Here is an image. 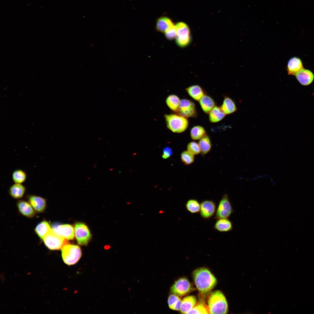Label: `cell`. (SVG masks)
<instances>
[{"instance_id":"6da1fadb","label":"cell","mask_w":314,"mask_h":314,"mask_svg":"<svg viewBox=\"0 0 314 314\" xmlns=\"http://www.w3.org/2000/svg\"><path fill=\"white\" fill-rule=\"evenodd\" d=\"M193 276L197 288L202 293L209 292L215 287L217 283L215 278L206 268L197 269L194 271Z\"/></svg>"},{"instance_id":"7a4b0ae2","label":"cell","mask_w":314,"mask_h":314,"mask_svg":"<svg viewBox=\"0 0 314 314\" xmlns=\"http://www.w3.org/2000/svg\"><path fill=\"white\" fill-rule=\"evenodd\" d=\"M208 306L210 314H226L228 306L226 299L219 290L213 292L208 300Z\"/></svg>"},{"instance_id":"3957f363","label":"cell","mask_w":314,"mask_h":314,"mask_svg":"<svg viewBox=\"0 0 314 314\" xmlns=\"http://www.w3.org/2000/svg\"><path fill=\"white\" fill-rule=\"evenodd\" d=\"M165 117L167 128L175 133L183 132L188 128L187 118L177 114L165 115Z\"/></svg>"},{"instance_id":"277c9868","label":"cell","mask_w":314,"mask_h":314,"mask_svg":"<svg viewBox=\"0 0 314 314\" xmlns=\"http://www.w3.org/2000/svg\"><path fill=\"white\" fill-rule=\"evenodd\" d=\"M61 250L63 260L68 265L76 264L81 256V249L77 245L69 244L65 246Z\"/></svg>"},{"instance_id":"5b68a950","label":"cell","mask_w":314,"mask_h":314,"mask_svg":"<svg viewBox=\"0 0 314 314\" xmlns=\"http://www.w3.org/2000/svg\"><path fill=\"white\" fill-rule=\"evenodd\" d=\"M43 240L46 246L51 250L61 249L69 243L67 239L58 235L52 229Z\"/></svg>"},{"instance_id":"8992f818","label":"cell","mask_w":314,"mask_h":314,"mask_svg":"<svg viewBox=\"0 0 314 314\" xmlns=\"http://www.w3.org/2000/svg\"><path fill=\"white\" fill-rule=\"evenodd\" d=\"M74 234L78 243L81 245H87L92 238L88 226L82 222H77L75 224Z\"/></svg>"},{"instance_id":"52a82bcc","label":"cell","mask_w":314,"mask_h":314,"mask_svg":"<svg viewBox=\"0 0 314 314\" xmlns=\"http://www.w3.org/2000/svg\"><path fill=\"white\" fill-rule=\"evenodd\" d=\"M176 26L177 28V44L181 47L187 46L191 41L190 31L188 26L183 22H179Z\"/></svg>"},{"instance_id":"ba28073f","label":"cell","mask_w":314,"mask_h":314,"mask_svg":"<svg viewBox=\"0 0 314 314\" xmlns=\"http://www.w3.org/2000/svg\"><path fill=\"white\" fill-rule=\"evenodd\" d=\"M233 212V209L227 194L222 196L216 210L215 218L217 219L228 218Z\"/></svg>"},{"instance_id":"9c48e42d","label":"cell","mask_w":314,"mask_h":314,"mask_svg":"<svg viewBox=\"0 0 314 314\" xmlns=\"http://www.w3.org/2000/svg\"><path fill=\"white\" fill-rule=\"evenodd\" d=\"M177 112L179 114L178 115L187 118L195 117L197 114L195 104L191 101L187 99L181 100Z\"/></svg>"},{"instance_id":"30bf717a","label":"cell","mask_w":314,"mask_h":314,"mask_svg":"<svg viewBox=\"0 0 314 314\" xmlns=\"http://www.w3.org/2000/svg\"><path fill=\"white\" fill-rule=\"evenodd\" d=\"M191 289L190 283L188 280L182 278L175 281L171 288L170 290L173 294L178 296H183L189 292Z\"/></svg>"},{"instance_id":"8fae6325","label":"cell","mask_w":314,"mask_h":314,"mask_svg":"<svg viewBox=\"0 0 314 314\" xmlns=\"http://www.w3.org/2000/svg\"><path fill=\"white\" fill-rule=\"evenodd\" d=\"M52 230L58 235L68 240L74 238L73 227L70 224H55L52 226Z\"/></svg>"},{"instance_id":"7c38bea8","label":"cell","mask_w":314,"mask_h":314,"mask_svg":"<svg viewBox=\"0 0 314 314\" xmlns=\"http://www.w3.org/2000/svg\"><path fill=\"white\" fill-rule=\"evenodd\" d=\"M200 205L199 212L202 218L209 219L215 214L216 211V205L213 201L205 200L203 201Z\"/></svg>"},{"instance_id":"4fadbf2b","label":"cell","mask_w":314,"mask_h":314,"mask_svg":"<svg viewBox=\"0 0 314 314\" xmlns=\"http://www.w3.org/2000/svg\"><path fill=\"white\" fill-rule=\"evenodd\" d=\"M29 202L35 212L41 213L45 210L47 205L46 199L40 196L33 195L27 196Z\"/></svg>"},{"instance_id":"5bb4252c","label":"cell","mask_w":314,"mask_h":314,"mask_svg":"<svg viewBox=\"0 0 314 314\" xmlns=\"http://www.w3.org/2000/svg\"><path fill=\"white\" fill-rule=\"evenodd\" d=\"M295 76L299 82L304 86L311 84L314 78V75L311 71L304 68L297 72Z\"/></svg>"},{"instance_id":"9a60e30c","label":"cell","mask_w":314,"mask_h":314,"mask_svg":"<svg viewBox=\"0 0 314 314\" xmlns=\"http://www.w3.org/2000/svg\"><path fill=\"white\" fill-rule=\"evenodd\" d=\"M19 211L23 215L29 218L35 216V211L29 202L24 200H20L17 203Z\"/></svg>"},{"instance_id":"2e32d148","label":"cell","mask_w":314,"mask_h":314,"mask_svg":"<svg viewBox=\"0 0 314 314\" xmlns=\"http://www.w3.org/2000/svg\"><path fill=\"white\" fill-rule=\"evenodd\" d=\"M303 68L302 62L299 58L294 57L289 60L287 65V71L289 75H295Z\"/></svg>"},{"instance_id":"e0dca14e","label":"cell","mask_w":314,"mask_h":314,"mask_svg":"<svg viewBox=\"0 0 314 314\" xmlns=\"http://www.w3.org/2000/svg\"><path fill=\"white\" fill-rule=\"evenodd\" d=\"M197 302L196 297L194 296H189L185 297L181 301L180 308L181 313L187 314L191 310Z\"/></svg>"},{"instance_id":"ac0fdd59","label":"cell","mask_w":314,"mask_h":314,"mask_svg":"<svg viewBox=\"0 0 314 314\" xmlns=\"http://www.w3.org/2000/svg\"><path fill=\"white\" fill-rule=\"evenodd\" d=\"M26 191V188L22 184L14 183L10 187L8 190L10 195L15 199L22 198Z\"/></svg>"},{"instance_id":"d6986e66","label":"cell","mask_w":314,"mask_h":314,"mask_svg":"<svg viewBox=\"0 0 314 314\" xmlns=\"http://www.w3.org/2000/svg\"><path fill=\"white\" fill-rule=\"evenodd\" d=\"M217 220L214 226V228L216 230L220 232H226L232 229V224L228 218Z\"/></svg>"},{"instance_id":"ffe728a7","label":"cell","mask_w":314,"mask_h":314,"mask_svg":"<svg viewBox=\"0 0 314 314\" xmlns=\"http://www.w3.org/2000/svg\"><path fill=\"white\" fill-rule=\"evenodd\" d=\"M221 108L226 115L231 114L237 110L234 101L229 97H225Z\"/></svg>"},{"instance_id":"44dd1931","label":"cell","mask_w":314,"mask_h":314,"mask_svg":"<svg viewBox=\"0 0 314 314\" xmlns=\"http://www.w3.org/2000/svg\"><path fill=\"white\" fill-rule=\"evenodd\" d=\"M203 111L206 113H209L215 106L213 100L210 96L204 95L199 101Z\"/></svg>"},{"instance_id":"7402d4cb","label":"cell","mask_w":314,"mask_h":314,"mask_svg":"<svg viewBox=\"0 0 314 314\" xmlns=\"http://www.w3.org/2000/svg\"><path fill=\"white\" fill-rule=\"evenodd\" d=\"M173 23L171 20L166 17H162L159 18L156 22V28L158 31L165 33Z\"/></svg>"},{"instance_id":"603a6c76","label":"cell","mask_w":314,"mask_h":314,"mask_svg":"<svg viewBox=\"0 0 314 314\" xmlns=\"http://www.w3.org/2000/svg\"><path fill=\"white\" fill-rule=\"evenodd\" d=\"M52 229L49 223L44 220L37 225L35 228V231L39 237L43 240Z\"/></svg>"},{"instance_id":"cb8c5ba5","label":"cell","mask_w":314,"mask_h":314,"mask_svg":"<svg viewBox=\"0 0 314 314\" xmlns=\"http://www.w3.org/2000/svg\"><path fill=\"white\" fill-rule=\"evenodd\" d=\"M189 95L195 100L199 101L204 95V92L202 88L197 85H193L186 89Z\"/></svg>"},{"instance_id":"d4e9b609","label":"cell","mask_w":314,"mask_h":314,"mask_svg":"<svg viewBox=\"0 0 314 314\" xmlns=\"http://www.w3.org/2000/svg\"><path fill=\"white\" fill-rule=\"evenodd\" d=\"M226 115L221 107L215 106L209 113V119L211 122L215 123L222 119Z\"/></svg>"},{"instance_id":"484cf974","label":"cell","mask_w":314,"mask_h":314,"mask_svg":"<svg viewBox=\"0 0 314 314\" xmlns=\"http://www.w3.org/2000/svg\"><path fill=\"white\" fill-rule=\"evenodd\" d=\"M198 143L202 155H204L210 151L212 147L211 143L210 138L206 134L201 138Z\"/></svg>"},{"instance_id":"4316f807","label":"cell","mask_w":314,"mask_h":314,"mask_svg":"<svg viewBox=\"0 0 314 314\" xmlns=\"http://www.w3.org/2000/svg\"><path fill=\"white\" fill-rule=\"evenodd\" d=\"M180 100L179 98L174 94L169 95L166 100V103L170 109L177 112L178 109Z\"/></svg>"},{"instance_id":"83f0119b","label":"cell","mask_w":314,"mask_h":314,"mask_svg":"<svg viewBox=\"0 0 314 314\" xmlns=\"http://www.w3.org/2000/svg\"><path fill=\"white\" fill-rule=\"evenodd\" d=\"M12 176L14 183L22 184L26 181L27 175L24 170L18 169L13 172Z\"/></svg>"},{"instance_id":"f1b7e54d","label":"cell","mask_w":314,"mask_h":314,"mask_svg":"<svg viewBox=\"0 0 314 314\" xmlns=\"http://www.w3.org/2000/svg\"><path fill=\"white\" fill-rule=\"evenodd\" d=\"M181 300L178 296L173 294L170 295L168 299V306L171 309L178 311L180 310Z\"/></svg>"},{"instance_id":"f546056e","label":"cell","mask_w":314,"mask_h":314,"mask_svg":"<svg viewBox=\"0 0 314 314\" xmlns=\"http://www.w3.org/2000/svg\"><path fill=\"white\" fill-rule=\"evenodd\" d=\"M190 313L209 314L210 312L208 306L204 302H200L196 303L187 314Z\"/></svg>"},{"instance_id":"4dcf8cb0","label":"cell","mask_w":314,"mask_h":314,"mask_svg":"<svg viewBox=\"0 0 314 314\" xmlns=\"http://www.w3.org/2000/svg\"><path fill=\"white\" fill-rule=\"evenodd\" d=\"M206 134L205 129L201 126H195L191 129L190 131L191 137L195 140H200Z\"/></svg>"},{"instance_id":"1f68e13d","label":"cell","mask_w":314,"mask_h":314,"mask_svg":"<svg viewBox=\"0 0 314 314\" xmlns=\"http://www.w3.org/2000/svg\"><path fill=\"white\" fill-rule=\"evenodd\" d=\"M185 207L189 212L192 213H195L200 212L201 205L197 200L190 199L187 202Z\"/></svg>"},{"instance_id":"d6a6232c","label":"cell","mask_w":314,"mask_h":314,"mask_svg":"<svg viewBox=\"0 0 314 314\" xmlns=\"http://www.w3.org/2000/svg\"><path fill=\"white\" fill-rule=\"evenodd\" d=\"M181 159L182 163L185 165H189L194 162V155L187 150L185 151L181 154Z\"/></svg>"},{"instance_id":"836d02e7","label":"cell","mask_w":314,"mask_h":314,"mask_svg":"<svg viewBox=\"0 0 314 314\" xmlns=\"http://www.w3.org/2000/svg\"><path fill=\"white\" fill-rule=\"evenodd\" d=\"M187 150L194 155H198L201 153V150L198 143L194 141L188 143L187 146Z\"/></svg>"},{"instance_id":"e575fe53","label":"cell","mask_w":314,"mask_h":314,"mask_svg":"<svg viewBox=\"0 0 314 314\" xmlns=\"http://www.w3.org/2000/svg\"><path fill=\"white\" fill-rule=\"evenodd\" d=\"M177 35V28L174 24L171 26L165 32V36L169 40H172Z\"/></svg>"},{"instance_id":"d590c367","label":"cell","mask_w":314,"mask_h":314,"mask_svg":"<svg viewBox=\"0 0 314 314\" xmlns=\"http://www.w3.org/2000/svg\"><path fill=\"white\" fill-rule=\"evenodd\" d=\"M173 154L172 149L169 147H165L163 149V153L162 157L164 159H166L171 156Z\"/></svg>"},{"instance_id":"8d00e7d4","label":"cell","mask_w":314,"mask_h":314,"mask_svg":"<svg viewBox=\"0 0 314 314\" xmlns=\"http://www.w3.org/2000/svg\"><path fill=\"white\" fill-rule=\"evenodd\" d=\"M163 213H164V211L162 210H160L158 212V213L159 214H163Z\"/></svg>"}]
</instances>
